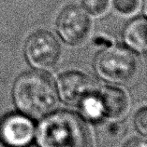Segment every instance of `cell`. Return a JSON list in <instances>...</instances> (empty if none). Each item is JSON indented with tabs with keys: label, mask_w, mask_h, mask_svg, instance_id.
I'll use <instances>...</instances> for the list:
<instances>
[{
	"label": "cell",
	"mask_w": 147,
	"mask_h": 147,
	"mask_svg": "<svg viewBox=\"0 0 147 147\" xmlns=\"http://www.w3.org/2000/svg\"><path fill=\"white\" fill-rule=\"evenodd\" d=\"M94 67L100 78L116 85L130 83L139 72V63L132 50L122 47L101 50L95 58Z\"/></svg>",
	"instance_id": "3957f363"
},
{
	"label": "cell",
	"mask_w": 147,
	"mask_h": 147,
	"mask_svg": "<svg viewBox=\"0 0 147 147\" xmlns=\"http://www.w3.org/2000/svg\"><path fill=\"white\" fill-rule=\"evenodd\" d=\"M122 147H147V136L131 138Z\"/></svg>",
	"instance_id": "5bb4252c"
},
{
	"label": "cell",
	"mask_w": 147,
	"mask_h": 147,
	"mask_svg": "<svg viewBox=\"0 0 147 147\" xmlns=\"http://www.w3.org/2000/svg\"><path fill=\"white\" fill-rule=\"evenodd\" d=\"M134 125L139 133L147 136V105L141 107L135 114Z\"/></svg>",
	"instance_id": "4fadbf2b"
},
{
	"label": "cell",
	"mask_w": 147,
	"mask_h": 147,
	"mask_svg": "<svg viewBox=\"0 0 147 147\" xmlns=\"http://www.w3.org/2000/svg\"><path fill=\"white\" fill-rule=\"evenodd\" d=\"M12 95L19 111L30 118L45 117L57 104L55 85L51 77L41 72H26L19 76Z\"/></svg>",
	"instance_id": "7a4b0ae2"
},
{
	"label": "cell",
	"mask_w": 147,
	"mask_h": 147,
	"mask_svg": "<svg viewBox=\"0 0 147 147\" xmlns=\"http://www.w3.org/2000/svg\"><path fill=\"white\" fill-rule=\"evenodd\" d=\"M79 108L82 112L83 117L88 120L98 121L103 118L102 108L98 90L84 100L79 105Z\"/></svg>",
	"instance_id": "30bf717a"
},
{
	"label": "cell",
	"mask_w": 147,
	"mask_h": 147,
	"mask_svg": "<svg viewBox=\"0 0 147 147\" xmlns=\"http://www.w3.org/2000/svg\"><path fill=\"white\" fill-rule=\"evenodd\" d=\"M91 27L85 11L74 5L66 7L56 20L57 33L62 40L70 46L83 44L89 36Z\"/></svg>",
	"instance_id": "5b68a950"
},
{
	"label": "cell",
	"mask_w": 147,
	"mask_h": 147,
	"mask_svg": "<svg viewBox=\"0 0 147 147\" xmlns=\"http://www.w3.org/2000/svg\"><path fill=\"white\" fill-rule=\"evenodd\" d=\"M36 137L31 118L23 114H10L0 122V141L6 147H29Z\"/></svg>",
	"instance_id": "8992f818"
},
{
	"label": "cell",
	"mask_w": 147,
	"mask_h": 147,
	"mask_svg": "<svg viewBox=\"0 0 147 147\" xmlns=\"http://www.w3.org/2000/svg\"><path fill=\"white\" fill-rule=\"evenodd\" d=\"M83 9L88 16L101 18L110 11V0H82Z\"/></svg>",
	"instance_id": "8fae6325"
},
{
	"label": "cell",
	"mask_w": 147,
	"mask_h": 147,
	"mask_svg": "<svg viewBox=\"0 0 147 147\" xmlns=\"http://www.w3.org/2000/svg\"><path fill=\"white\" fill-rule=\"evenodd\" d=\"M96 91L90 76L79 71H68L57 80V93L65 103L79 106L84 100Z\"/></svg>",
	"instance_id": "52a82bcc"
},
{
	"label": "cell",
	"mask_w": 147,
	"mask_h": 147,
	"mask_svg": "<svg viewBox=\"0 0 147 147\" xmlns=\"http://www.w3.org/2000/svg\"><path fill=\"white\" fill-rule=\"evenodd\" d=\"M25 55L38 70H50L60 61L62 48L57 38L46 30L31 34L25 44Z\"/></svg>",
	"instance_id": "277c9868"
},
{
	"label": "cell",
	"mask_w": 147,
	"mask_h": 147,
	"mask_svg": "<svg viewBox=\"0 0 147 147\" xmlns=\"http://www.w3.org/2000/svg\"><path fill=\"white\" fill-rule=\"evenodd\" d=\"M123 38L130 50L147 52V18H136L129 22L124 30Z\"/></svg>",
	"instance_id": "9c48e42d"
},
{
	"label": "cell",
	"mask_w": 147,
	"mask_h": 147,
	"mask_svg": "<svg viewBox=\"0 0 147 147\" xmlns=\"http://www.w3.org/2000/svg\"><path fill=\"white\" fill-rule=\"evenodd\" d=\"M117 12L123 16H131L138 12L141 6L140 0H113Z\"/></svg>",
	"instance_id": "7c38bea8"
},
{
	"label": "cell",
	"mask_w": 147,
	"mask_h": 147,
	"mask_svg": "<svg viewBox=\"0 0 147 147\" xmlns=\"http://www.w3.org/2000/svg\"><path fill=\"white\" fill-rule=\"evenodd\" d=\"M102 108L103 118L119 120L126 115L129 109V96L122 88L109 86L98 91Z\"/></svg>",
	"instance_id": "ba28073f"
},
{
	"label": "cell",
	"mask_w": 147,
	"mask_h": 147,
	"mask_svg": "<svg viewBox=\"0 0 147 147\" xmlns=\"http://www.w3.org/2000/svg\"><path fill=\"white\" fill-rule=\"evenodd\" d=\"M36 139L40 147H94L85 121L68 110L46 115L36 130Z\"/></svg>",
	"instance_id": "6da1fadb"
},
{
	"label": "cell",
	"mask_w": 147,
	"mask_h": 147,
	"mask_svg": "<svg viewBox=\"0 0 147 147\" xmlns=\"http://www.w3.org/2000/svg\"><path fill=\"white\" fill-rule=\"evenodd\" d=\"M144 13L147 16V0H144Z\"/></svg>",
	"instance_id": "9a60e30c"
}]
</instances>
